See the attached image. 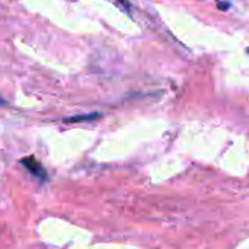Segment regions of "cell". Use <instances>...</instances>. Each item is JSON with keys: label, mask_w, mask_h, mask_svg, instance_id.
<instances>
[{"label": "cell", "mask_w": 249, "mask_h": 249, "mask_svg": "<svg viewBox=\"0 0 249 249\" xmlns=\"http://www.w3.org/2000/svg\"><path fill=\"white\" fill-rule=\"evenodd\" d=\"M21 163H22V164L25 166V169H27L31 175H34L36 178H38V179H41V180H46V179H47V172H46V169L41 166V163H40L34 156H30V157L22 159Z\"/></svg>", "instance_id": "6da1fadb"}, {"label": "cell", "mask_w": 249, "mask_h": 249, "mask_svg": "<svg viewBox=\"0 0 249 249\" xmlns=\"http://www.w3.org/2000/svg\"><path fill=\"white\" fill-rule=\"evenodd\" d=\"M100 117V113H89V114H79V116H73V117H68L65 119V122L69 123H75V122H87V120H94Z\"/></svg>", "instance_id": "7a4b0ae2"}, {"label": "cell", "mask_w": 249, "mask_h": 249, "mask_svg": "<svg viewBox=\"0 0 249 249\" xmlns=\"http://www.w3.org/2000/svg\"><path fill=\"white\" fill-rule=\"evenodd\" d=\"M117 2H120V8L124 9L126 12H131V8H129V3L126 2V0H117Z\"/></svg>", "instance_id": "3957f363"}, {"label": "cell", "mask_w": 249, "mask_h": 249, "mask_svg": "<svg viewBox=\"0 0 249 249\" xmlns=\"http://www.w3.org/2000/svg\"><path fill=\"white\" fill-rule=\"evenodd\" d=\"M0 104H6V101H5V100H3L2 97H0Z\"/></svg>", "instance_id": "277c9868"}, {"label": "cell", "mask_w": 249, "mask_h": 249, "mask_svg": "<svg viewBox=\"0 0 249 249\" xmlns=\"http://www.w3.org/2000/svg\"><path fill=\"white\" fill-rule=\"evenodd\" d=\"M248 52H249V50H248Z\"/></svg>", "instance_id": "5b68a950"}]
</instances>
